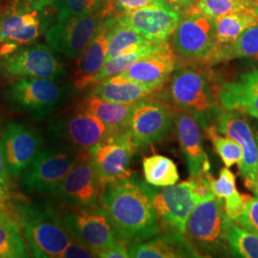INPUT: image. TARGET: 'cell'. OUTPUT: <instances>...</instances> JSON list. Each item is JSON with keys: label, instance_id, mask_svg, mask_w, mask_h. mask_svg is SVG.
I'll list each match as a JSON object with an SVG mask.
<instances>
[{"label": "cell", "instance_id": "1", "mask_svg": "<svg viewBox=\"0 0 258 258\" xmlns=\"http://www.w3.org/2000/svg\"><path fill=\"white\" fill-rule=\"evenodd\" d=\"M154 190L132 177L110 183L102 190L100 204L128 246L150 239L163 230L152 204Z\"/></svg>", "mask_w": 258, "mask_h": 258}, {"label": "cell", "instance_id": "2", "mask_svg": "<svg viewBox=\"0 0 258 258\" xmlns=\"http://www.w3.org/2000/svg\"><path fill=\"white\" fill-rule=\"evenodd\" d=\"M13 207L33 256L60 258L73 238L60 213L47 204L21 202Z\"/></svg>", "mask_w": 258, "mask_h": 258}, {"label": "cell", "instance_id": "3", "mask_svg": "<svg viewBox=\"0 0 258 258\" xmlns=\"http://www.w3.org/2000/svg\"><path fill=\"white\" fill-rule=\"evenodd\" d=\"M201 63V62H200ZM183 65L171 75L168 96L176 107L192 113L204 128L208 121L217 117L222 107L218 101V88L212 83L207 65Z\"/></svg>", "mask_w": 258, "mask_h": 258}, {"label": "cell", "instance_id": "4", "mask_svg": "<svg viewBox=\"0 0 258 258\" xmlns=\"http://www.w3.org/2000/svg\"><path fill=\"white\" fill-rule=\"evenodd\" d=\"M45 5L39 0H15L0 12V56L21 46L33 44L52 21Z\"/></svg>", "mask_w": 258, "mask_h": 258}, {"label": "cell", "instance_id": "5", "mask_svg": "<svg viewBox=\"0 0 258 258\" xmlns=\"http://www.w3.org/2000/svg\"><path fill=\"white\" fill-rule=\"evenodd\" d=\"M72 93L71 85L57 81L21 78L8 85L3 97L14 110L40 120L53 115Z\"/></svg>", "mask_w": 258, "mask_h": 258}, {"label": "cell", "instance_id": "6", "mask_svg": "<svg viewBox=\"0 0 258 258\" xmlns=\"http://www.w3.org/2000/svg\"><path fill=\"white\" fill-rule=\"evenodd\" d=\"M231 220L224 210L221 198L212 194L200 200L190 213L184 235L201 255L222 251L227 243V230Z\"/></svg>", "mask_w": 258, "mask_h": 258}, {"label": "cell", "instance_id": "7", "mask_svg": "<svg viewBox=\"0 0 258 258\" xmlns=\"http://www.w3.org/2000/svg\"><path fill=\"white\" fill-rule=\"evenodd\" d=\"M89 150H80L68 145L41 150L22 172V184L29 192L55 194L71 169Z\"/></svg>", "mask_w": 258, "mask_h": 258}, {"label": "cell", "instance_id": "8", "mask_svg": "<svg viewBox=\"0 0 258 258\" xmlns=\"http://www.w3.org/2000/svg\"><path fill=\"white\" fill-rule=\"evenodd\" d=\"M59 213L71 233L96 257L120 238L101 204L92 207L63 205Z\"/></svg>", "mask_w": 258, "mask_h": 258}, {"label": "cell", "instance_id": "9", "mask_svg": "<svg viewBox=\"0 0 258 258\" xmlns=\"http://www.w3.org/2000/svg\"><path fill=\"white\" fill-rule=\"evenodd\" d=\"M0 72L11 78L63 80L68 72L53 49L45 44H34L19 48L2 56Z\"/></svg>", "mask_w": 258, "mask_h": 258}, {"label": "cell", "instance_id": "10", "mask_svg": "<svg viewBox=\"0 0 258 258\" xmlns=\"http://www.w3.org/2000/svg\"><path fill=\"white\" fill-rule=\"evenodd\" d=\"M136 150L127 129L110 133L89 149L102 190L110 183L132 177L130 163Z\"/></svg>", "mask_w": 258, "mask_h": 258}, {"label": "cell", "instance_id": "11", "mask_svg": "<svg viewBox=\"0 0 258 258\" xmlns=\"http://www.w3.org/2000/svg\"><path fill=\"white\" fill-rule=\"evenodd\" d=\"M148 97L135 103L127 127L129 137L137 148L162 141L170 132L174 122L173 107Z\"/></svg>", "mask_w": 258, "mask_h": 258}, {"label": "cell", "instance_id": "12", "mask_svg": "<svg viewBox=\"0 0 258 258\" xmlns=\"http://www.w3.org/2000/svg\"><path fill=\"white\" fill-rule=\"evenodd\" d=\"M103 19L102 10L92 15L57 21L47 30V43L55 52L79 59L98 34Z\"/></svg>", "mask_w": 258, "mask_h": 258}, {"label": "cell", "instance_id": "13", "mask_svg": "<svg viewBox=\"0 0 258 258\" xmlns=\"http://www.w3.org/2000/svg\"><path fill=\"white\" fill-rule=\"evenodd\" d=\"M215 45L214 19L196 10L181 20L171 36L173 52L187 60L203 62Z\"/></svg>", "mask_w": 258, "mask_h": 258}, {"label": "cell", "instance_id": "14", "mask_svg": "<svg viewBox=\"0 0 258 258\" xmlns=\"http://www.w3.org/2000/svg\"><path fill=\"white\" fill-rule=\"evenodd\" d=\"M200 200L194 191V182L188 179L160 190L155 189L152 204L163 228L184 234L186 221Z\"/></svg>", "mask_w": 258, "mask_h": 258}, {"label": "cell", "instance_id": "15", "mask_svg": "<svg viewBox=\"0 0 258 258\" xmlns=\"http://www.w3.org/2000/svg\"><path fill=\"white\" fill-rule=\"evenodd\" d=\"M0 150L11 177H18L42 150V139L33 126L10 121L0 138Z\"/></svg>", "mask_w": 258, "mask_h": 258}, {"label": "cell", "instance_id": "16", "mask_svg": "<svg viewBox=\"0 0 258 258\" xmlns=\"http://www.w3.org/2000/svg\"><path fill=\"white\" fill-rule=\"evenodd\" d=\"M111 16L118 22L132 28L143 37L156 43L167 42L183 19L164 0H154L133 12Z\"/></svg>", "mask_w": 258, "mask_h": 258}, {"label": "cell", "instance_id": "17", "mask_svg": "<svg viewBox=\"0 0 258 258\" xmlns=\"http://www.w3.org/2000/svg\"><path fill=\"white\" fill-rule=\"evenodd\" d=\"M48 133L50 138L62 143V145L80 150H89L106 138L110 131L93 114L78 108L54 121Z\"/></svg>", "mask_w": 258, "mask_h": 258}, {"label": "cell", "instance_id": "18", "mask_svg": "<svg viewBox=\"0 0 258 258\" xmlns=\"http://www.w3.org/2000/svg\"><path fill=\"white\" fill-rule=\"evenodd\" d=\"M102 192V186L88 153L65 176L54 195L66 206L92 207L100 204Z\"/></svg>", "mask_w": 258, "mask_h": 258}, {"label": "cell", "instance_id": "19", "mask_svg": "<svg viewBox=\"0 0 258 258\" xmlns=\"http://www.w3.org/2000/svg\"><path fill=\"white\" fill-rule=\"evenodd\" d=\"M217 130L235 140L243 150L239 172L246 186L252 189L258 179V146L248 120L241 113L222 109L217 116Z\"/></svg>", "mask_w": 258, "mask_h": 258}, {"label": "cell", "instance_id": "20", "mask_svg": "<svg viewBox=\"0 0 258 258\" xmlns=\"http://www.w3.org/2000/svg\"><path fill=\"white\" fill-rule=\"evenodd\" d=\"M173 119L178 141L190 177L210 171V162L203 147L199 121L192 113L173 107Z\"/></svg>", "mask_w": 258, "mask_h": 258}, {"label": "cell", "instance_id": "21", "mask_svg": "<svg viewBox=\"0 0 258 258\" xmlns=\"http://www.w3.org/2000/svg\"><path fill=\"white\" fill-rule=\"evenodd\" d=\"M176 55L172 48L141 58L120 77L140 83L151 92L161 89L175 70Z\"/></svg>", "mask_w": 258, "mask_h": 258}, {"label": "cell", "instance_id": "22", "mask_svg": "<svg viewBox=\"0 0 258 258\" xmlns=\"http://www.w3.org/2000/svg\"><path fill=\"white\" fill-rule=\"evenodd\" d=\"M217 96L222 109L258 119V69L241 75L236 82L223 83Z\"/></svg>", "mask_w": 258, "mask_h": 258}, {"label": "cell", "instance_id": "23", "mask_svg": "<svg viewBox=\"0 0 258 258\" xmlns=\"http://www.w3.org/2000/svg\"><path fill=\"white\" fill-rule=\"evenodd\" d=\"M129 257L176 258L199 257V252L184 234L170 232L128 246Z\"/></svg>", "mask_w": 258, "mask_h": 258}, {"label": "cell", "instance_id": "24", "mask_svg": "<svg viewBox=\"0 0 258 258\" xmlns=\"http://www.w3.org/2000/svg\"><path fill=\"white\" fill-rule=\"evenodd\" d=\"M108 25L103 19L96 37L85 49L83 55L77 59V69L75 72V88L83 90L88 87L89 82L106 62L108 44Z\"/></svg>", "mask_w": 258, "mask_h": 258}, {"label": "cell", "instance_id": "25", "mask_svg": "<svg viewBox=\"0 0 258 258\" xmlns=\"http://www.w3.org/2000/svg\"><path fill=\"white\" fill-rule=\"evenodd\" d=\"M136 103V102H135ZM135 103H119L88 96L78 108L87 111L97 117L109 129L110 133H117L128 127L131 113Z\"/></svg>", "mask_w": 258, "mask_h": 258}, {"label": "cell", "instance_id": "26", "mask_svg": "<svg viewBox=\"0 0 258 258\" xmlns=\"http://www.w3.org/2000/svg\"><path fill=\"white\" fill-rule=\"evenodd\" d=\"M151 94L152 92L142 84L118 75L92 86L88 96L119 103H135Z\"/></svg>", "mask_w": 258, "mask_h": 258}, {"label": "cell", "instance_id": "27", "mask_svg": "<svg viewBox=\"0 0 258 258\" xmlns=\"http://www.w3.org/2000/svg\"><path fill=\"white\" fill-rule=\"evenodd\" d=\"M235 58L258 60V24L248 28L232 43L227 45L216 44L212 53L201 63L211 66Z\"/></svg>", "mask_w": 258, "mask_h": 258}, {"label": "cell", "instance_id": "28", "mask_svg": "<svg viewBox=\"0 0 258 258\" xmlns=\"http://www.w3.org/2000/svg\"><path fill=\"white\" fill-rule=\"evenodd\" d=\"M170 47L171 46L168 42L156 43V42L151 41L148 44H145L134 51H130V52L116 55L110 59H108L105 62V64L103 65L102 69L93 77L89 82L88 87L89 86L92 87L97 83H101L102 81L109 79L111 77L121 74L124 71H126L131 65L140 60L141 58L156 54V53L166 50Z\"/></svg>", "mask_w": 258, "mask_h": 258}, {"label": "cell", "instance_id": "29", "mask_svg": "<svg viewBox=\"0 0 258 258\" xmlns=\"http://www.w3.org/2000/svg\"><path fill=\"white\" fill-rule=\"evenodd\" d=\"M104 19L108 25L106 61L116 55L134 51L140 47L151 42L132 28L118 22L111 15L104 17Z\"/></svg>", "mask_w": 258, "mask_h": 258}, {"label": "cell", "instance_id": "30", "mask_svg": "<svg viewBox=\"0 0 258 258\" xmlns=\"http://www.w3.org/2000/svg\"><path fill=\"white\" fill-rule=\"evenodd\" d=\"M217 45H227L236 40L248 28L258 24V16L253 9L234 12L214 19Z\"/></svg>", "mask_w": 258, "mask_h": 258}, {"label": "cell", "instance_id": "31", "mask_svg": "<svg viewBox=\"0 0 258 258\" xmlns=\"http://www.w3.org/2000/svg\"><path fill=\"white\" fill-rule=\"evenodd\" d=\"M9 212H0V258L29 257L30 250L21 227Z\"/></svg>", "mask_w": 258, "mask_h": 258}, {"label": "cell", "instance_id": "32", "mask_svg": "<svg viewBox=\"0 0 258 258\" xmlns=\"http://www.w3.org/2000/svg\"><path fill=\"white\" fill-rule=\"evenodd\" d=\"M145 180L156 187H165L177 184L180 179L178 167L168 157L153 154L143 159Z\"/></svg>", "mask_w": 258, "mask_h": 258}, {"label": "cell", "instance_id": "33", "mask_svg": "<svg viewBox=\"0 0 258 258\" xmlns=\"http://www.w3.org/2000/svg\"><path fill=\"white\" fill-rule=\"evenodd\" d=\"M227 243L234 257L258 258V233L232 221L227 230Z\"/></svg>", "mask_w": 258, "mask_h": 258}, {"label": "cell", "instance_id": "34", "mask_svg": "<svg viewBox=\"0 0 258 258\" xmlns=\"http://www.w3.org/2000/svg\"><path fill=\"white\" fill-rule=\"evenodd\" d=\"M207 137L212 142L216 153L221 158L223 163L228 167L238 165L243 159V150L239 144L233 139L219 134L217 127L210 125L205 128Z\"/></svg>", "mask_w": 258, "mask_h": 258}, {"label": "cell", "instance_id": "35", "mask_svg": "<svg viewBox=\"0 0 258 258\" xmlns=\"http://www.w3.org/2000/svg\"><path fill=\"white\" fill-rule=\"evenodd\" d=\"M255 0H197L196 11L212 19L227 14L253 9Z\"/></svg>", "mask_w": 258, "mask_h": 258}, {"label": "cell", "instance_id": "36", "mask_svg": "<svg viewBox=\"0 0 258 258\" xmlns=\"http://www.w3.org/2000/svg\"><path fill=\"white\" fill-rule=\"evenodd\" d=\"M105 7L104 0H57L55 10L57 21L92 15Z\"/></svg>", "mask_w": 258, "mask_h": 258}, {"label": "cell", "instance_id": "37", "mask_svg": "<svg viewBox=\"0 0 258 258\" xmlns=\"http://www.w3.org/2000/svg\"><path fill=\"white\" fill-rule=\"evenodd\" d=\"M236 177L234 173L230 170V168L223 167L220 169L219 176L217 179H214L213 176L211 179V188L212 194L216 197L225 199L237 191L236 189Z\"/></svg>", "mask_w": 258, "mask_h": 258}, {"label": "cell", "instance_id": "38", "mask_svg": "<svg viewBox=\"0 0 258 258\" xmlns=\"http://www.w3.org/2000/svg\"><path fill=\"white\" fill-rule=\"evenodd\" d=\"M250 199L251 197L249 195L240 194L238 190L231 196L225 198L224 210L227 216L232 221L236 222L245 211Z\"/></svg>", "mask_w": 258, "mask_h": 258}, {"label": "cell", "instance_id": "39", "mask_svg": "<svg viewBox=\"0 0 258 258\" xmlns=\"http://www.w3.org/2000/svg\"><path fill=\"white\" fill-rule=\"evenodd\" d=\"M154 0H112L110 4L104 7L103 16L121 15L145 7Z\"/></svg>", "mask_w": 258, "mask_h": 258}, {"label": "cell", "instance_id": "40", "mask_svg": "<svg viewBox=\"0 0 258 258\" xmlns=\"http://www.w3.org/2000/svg\"><path fill=\"white\" fill-rule=\"evenodd\" d=\"M236 222L241 227L258 233V197L249 200L245 211Z\"/></svg>", "mask_w": 258, "mask_h": 258}, {"label": "cell", "instance_id": "41", "mask_svg": "<svg viewBox=\"0 0 258 258\" xmlns=\"http://www.w3.org/2000/svg\"><path fill=\"white\" fill-rule=\"evenodd\" d=\"M96 257L92 250L84 246L81 241L77 239L73 235V238L69 245L66 247L64 251L61 253L60 258H92Z\"/></svg>", "mask_w": 258, "mask_h": 258}, {"label": "cell", "instance_id": "42", "mask_svg": "<svg viewBox=\"0 0 258 258\" xmlns=\"http://www.w3.org/2000/svg\"><path fill=\"white\" fill-rule=\"evenodd\" d=\"M99 257L102 258H127L129 257L128 243L122 238L115 242L108 249L100 253Z\"/></svg>", "mask_w": 258, "mask_h": 258}, {"label": "cell", "instance_id": "43", "mask_svg": "<svg viewBox=\"0 0 258 258\" xmlns=\"http://www.w3.org/2000/svg\"><path fill=\"white\" fill-rule=\"evenodd\" d=\"M166 4L177 12L182 19L196 10L197 0H164Z\"/></svg>", "mask_w": 258, "mask_h": 258}, {"label": "cell", "instance_id": "44", "mask_svg": "<svg viewBox=\"0 0 258 258\" xmlns=\"http://www.w3.org/2000/svg\"><path fill=\"white\" fill-rule=\"evenodd\" d=\"M1 122H0V138H1ZM11 176L7 170V167L5 165L4 159L2 156L1 150H0V185L5 187L7 190H10L12 188V183H11Z\"/></svg>", "mask_w": 258, "mask_h": 258}, {"label": "cell", "instance_id": "45", "mask_svg": "<svg viewBox=\"0 0 258 258\" xmlns=\"http://www.w3.org/2000/svg\"><path fill=\"white\" fill-rule=\"evenodd\" d=\"M8 191L9 190H7L5 187L0 185V212L10 211L9 203L11 201H10V194Z\"/></svg>", "mask_w": 258, "mask_h": 258}, {"label": "cell", "instance_id": "46", "mask_svg": "<svg viewBox=\"0 0 258 258\" xmlns=\"http://www.w3.org/2000/svg\"><path fill=\"white\" fill-rule=\"evenodd\" d=\"M57 0H39V2L43 5H45L47 7L50 8H54L55 9V4H56Z\"/></svg>", "mask_w": 258, "mask_h": 258}, {"label": "cell", "instance_id": "47", "mask_svg": "<svg viewBox=\"0 0 258 258\" xmlns=\"http://www.w3.org/2000/svg\"><path fill=\"white\" fill-rule=\"evenodd\" d=\"M252 191H254L255 192V194L257 195L258 197V179L257 181L255 182V184H254V185H253V187H252V189H251Z\"/></svg>", "mask_w": 258, "mask_h": 258}, {"label": "cell", "instance_id": "48", "mask_svg": "<svg viewBox=\"0 0 258 258\" xmlns=\"http://www.w3.org/2000/svg\"><path fill=\"white\" fill-rule=\"evenodd\" d=\"M253 10L255 11V13L257 14L258 16V0H255V2H254V7H253Z\"/></svg>", "mask_w": 258, "mask_h": 258}, {"label": "cell", "instance_id": "49", "mask_svg": "<svg viewBox=\"0 0 258 258\" xmlns=\"http://www.w3.org/2000/svg\"><path fill=\"white\" fill-rule=\"evenodd\" d=\"M104 2H105V6H107L108 4H110L112 0H104Z\"/></svg>", "mask_w": 258, "mask_h": 258}, {"label": "cell", "instance_id": "50", "mask_svg": "<svg viewBox=\"0 0 258 258\" xmlns=\"http://www.w3.org/2000/svg\"><path fill=\"white\" fill-rule=\"evenodd\" d=\"M256 142H257V146H258V133H257V136H256Z\"/></svg>", "mask_w": 258, "mask_h": 258}]
</instances>
